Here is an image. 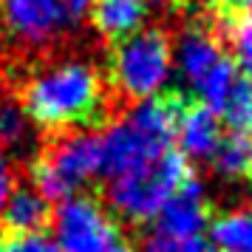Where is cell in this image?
Returning a JSON list of instances; mask_svg holds the SVG:
<instances>
[{
  "mask_svg": "<svg viewBox=\"0 0 252 252\" xmlns=\"http://www.w3.org/2000/svg\"><path fill=\"white\" fill-rule=\"evenodd\" d=\"M221 136L224 133H221L218 114L184 91L179 122H176V139L182 142V153L187 159H213Z\"/></svg>",
  "mask_w": 252,
  "mask_h": 252,
  "instance_id": "9",
  "label": "cell"
},
{
  "mask_svg": "<svg viewBox=\"0 0 252 252\" xmlns=\"http://www.w3.org/2000/svg\"><path fill=\"white\" fill-rule=\"evenodd\" d=\"M156 229L161 235H198L201 229L210 224V201L204 195V187L198 179H187V182L167 198V204L159 210V216L153 218Z\"/></svg>",
  "mask_w": 252,
  "mask_h": 252,
  "instance_id": "8",
  "label": "cell"
},
{
  "mask_svg": "<svg viewBox=\"0 0 252 252\" xmlns=\"http://www.w3.org/2000/svg\"><path fill=\"white\" fill-rule=\"evenodd\" d=\"M26 116L48 133L99 130L111 125L114 94L102 68L80 57H51L26 71L17 88Z\"/></svg>",
  "mask_w": 252,
  "mask_h": 252,
  "instance_id": "1",
  "label": "cell"
},
{
  "mask_svg": "<svg viewBox=\"0 0 252 252\" xmlns=\"http://www.w3.org/2000/svg\"><path fill=\"white\" fill-rule=\"evenodd\" d=\"M193 176L195 173L190 159L179 148H170L156 159L145 161L136 170L111 179L108 190H105V198H108L105 207L122 221L148 224L159 216L167 198Z\"/></svg>",
  "mask_w": 252,
  "mask_h": 252,
  "instance_id": "4",
  "label": "cell"
},
{
  "mask_svg": "<svg viewBox=\"0 0 252 252\" xmlns=\"http://www.w3.org/2000/svg\"><path fill=\"white\" fill-rule=\"evenodd\" d=\"M142 252H207V244H204V238H198V235L179 238V235L153 232V235L142 244Z\"/></svg>",
  "mask_w": 252,
  "mask_h": 252,
  "instance_id": "17",
  "label": "cell"
},
{
  "mask_svg": "<svg viewBox=\"0 0 252 252\" xmlns=\"http://www.w3.org/2000/svg\"><path fill=\"white\" fill-rule=\"evenodd\" d=\"M150 12H153V6L145 0H91V6H88L94 32L105 43L122 40V37L133 34L136 29L148 26Z\"/></svg>",
  "mask_w": 252,
  "mask_h": 252,
  "instance_id": "10",
  "label": "cell"
},
{
  "mask_svg": "<svg viewBox=\"0 0 252 252\" xmlns=\"http://www.w3.org/2000/svg\"><path fill=\"white\" fill-rule=\"evenodd\" d=\"M51 216H54L51 201L43 198L32 184H20L6 198L3 213H0V224L9 235H26V232H43Z\"/></svg>",
  "mask_w": 252,
  "mask_h": 252,
  "instance_id": "11",
  "label": "cell"
},
{
  "mask_svg": "<svg viewBox=\"0 0 252 252\" xmlns=\"http://www.w3.org/2000/svg\"><path fill=\"white\" fill-rule=\"evenodd\" d=\"M218 116L232 133H252V71H241L235 77Z\"/></svg>",
  "mask_w": 252,
  "mask_h": 252,
  "instance_id": "16",
  "label": "cell"
},
{
  "mask_svg": "<svg viewBox=\"0 0 252 252\" xmlns=\"http://www.w3.org/2000/svg\"><path fill=\"white\" fill-rule=\"evenodd\" d=\"M167 3H170V6H176V9H182V6H187V3H190V0H167Z\"/></svg>",
  "mask_w": 252,
  "mask_h": 252,
  "instance_id": "20",
  "label": "cell"
},
{
  "mask_svg": "<svg viewBox=\"0 0 252 252\" xmlns=\"http://www.w3.org/2000/svg\"><path fill=\"white\" fill-rule=\"evenodd\" d=\"M12 190H14L12 161L0 153V213H3V204H6V198H9V193H12Z\"/></svg>",
  "mask_w": 252,
  "mask_h": 252,
  "instance_id": "19",
  "label": "cell"
},
{
  "mask_svg": "<svg viewBox=\"0 0 252 252\" xmlns=\"http://www.w3.org/2000/svg\"><path fill=\"white\" fill-rule=\"evenodd\" d=\"M210 241L218 252H252V204L210 216Z\"/></svg>",
  "mask_w": 252,
  "mask_h": 252,
  "instance_id": "12",
  "label": "cell"
},
{
  "mask_svg": "<svg viewBox=\"0 0 252 252\" xmlns=\"http://www.w3.org/2000/svg\"><path fill=\"white\" fill-rule=\"evenodd\" d=\"M91 0H0V71L32 68L74 43Z\"/></svg>",
  "mask_w": 252,
  "mask_h": 252,
  "instance_id": "2",
  "label": "cell"
},
{
  "mask_svg": "<svg viewBox=\"0 0 252 252\" xmlns=\"http://www.w3.org/2000/svg\"><path fill=\"white\" fill-rule=\"evenodd\" d=\"M32 139V119L26 116L17 94L0 88V153L23 150Z\"/></svg>",
  "mask_w": 252,
  "mask_h": 252,
  "instance_id": "15",
  "label": "cell"
},
{
  "mask_svg": "<svg viewBox=\"0 0 252 252\" xmlns=\"http://www.w3.org/2000/svg\"><path fill=\"white\" fill-rule=\"evenodd\" d=\"M229 57L218 29L207 14H198L182 29L179 40L173 43V63L179 65V74L184 80L182 91L193 94L213 71Z\"/></svg>",
  "mask_w": 252,
  "mask_h": 252,
  "instance_id": "7",
  "label": "cell"
},
{
  "mask_svg": "<svg viewBox=\"0 0 252 252\" xmlns=\"http://www.w3.org/2000/svg\"><path fill=\"white\" fill-rule=\"evenodd\" d=\"M173 71V34L164 26H142L105 48L102 74L114 96L142 102L164 88Z\"/></svg>",
  "mask_w": 252,
  "mask_h": 252,
  "instance_id": "3",
  "label": "cell"
},
{
  "mask_svg": "<svg viewBox=\"0 0 252 252\" xmlns=\"http://www.w3.org/2000/svg\"><path fill=\"white\" fill-rule=\"evenodd\" d=\"M51 221L60 252H133L119 218L96 195L60 201Z\"/></svg>",
  "mask_w": 252,
  "mask_h": 252,
  "instance_id": "6",
  "label": "cell"
},
{
  "mask_svg": "<svg viewBox=\"0 0 252 252\" xmlns=\"http://www.w3.org/2000/svg\"><path fill=\"white\" fill-rule=\"evenodd\" d=\"M6 252H60L57 241L46 232H26V235H9L3 244Z\"/></svg>",
  "mask_w": 252,
  "mask_h": 252,
  "instance_id": "18",
  "label": "cell"
},
{
  "mask_svg": "<svg viewBox=\"0 0 252 252\" xmlns=\"http://www.w3.org/2000/svg\"><path fill=\"white\" fill-rule=\"evenodd\" d=\"M213 26L218 29L235 65H244V71H252V0H247L241 9L227 14L224 20H213Z\"/></svg>",
  "mask_w": 252,
  "mask_h": 252,
  "instance_id": "13",
  "label": "cell"
},
{
  "mask_svg": "<svg viewBox=\"0 0 252 252\" xmlns=\"http://www.w3.org/2000/svg\"><path fill=\"white\" fill-rule=\"evenodd\" d=\"M0 252H6V247H3V244H0Z\"/></svg>",
  "mask_w": 252,
  "mask_h": 252,
  "instance_id": "21",
  "label": "cell"
},
{
  "mask_svg": "<svg viewBox=\"0 0 252 252\" xmlns=\"http://www.w3.org/2000/svg\"><path fill=\"white\" fill-rule=\"evenodd\" d=\"M213 167L227 179H241L252 184V133H232L221 136L216 153H213Z\"/></svg>",
  "mask_w": 252,
  "mask_h": 252,
  "instance_id": "14",
  "label": "cell"
},
{
  "mask_svg": "<svg viewBox=\"0 0 252 252\" xmlns=\"http://www.w3.org/2000/svg\"><path fill=\"white\" fill-rule=\"evenodd\" d=\"M102 173V136L96 130L54 133V139L32 159V187L48 201H65Z\"/></svg>",
  "mask_w": 252,
  "mask_h": 252,
  "instance_id": "5",
  "label": "cell"
}]
</instances>
